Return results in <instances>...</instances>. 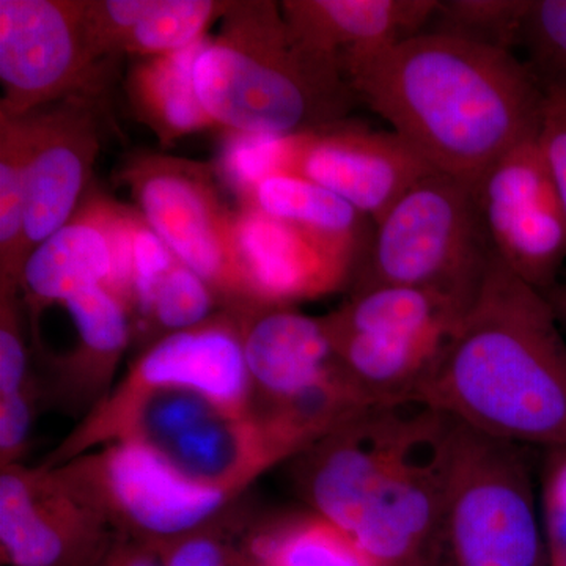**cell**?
I'll use <instances>...</instances> for the list:
<instances>
[{
    "label": "cell",
    "mask_w": 566,
    "mask_h": 566,
    "mask_svg": "<svg viewBox=\"0 0 566 566\" xmlns=\"http://www.w3.org/2000/svg\"><path fill=\"white\" fill-rule=\"evenodd\" d=\"M439 0H285L283 20L316 61L346 74L365 59L423 32Z\"/></svg>",
    "instance_id": "e0dca14e"
},
{
    "label": "cell",
    "mask_w": 566,
    "mask_h": 566,
    "mask_svg": "<svg viewBox=\"0 0 566 566\" xmlns=\"http://www.w3.org/2000/svg\"><path fill=\"white\" fill-rule=\"evenodd\" d=\"M163 566H262L248 545H234L221 527V520L202 531L153 547Z\"/></svg>",
    "instance_id": "f546056e"
},
{
    "label": "cell",
    "mask_w": 566,
    "mask_h": 566,
    "mask_svg": "<svg viewBox=\"0 0 566 566\" xmlns=\"http://www.w3.org/2000/svg\"><path fill=\"white\" fill-rule=\"evenodd\" d=\"M80 0H0V117L20 118L69 99L95 76Z\"/></svg>",
    "instance_id": "30bf717a"
},
{
    "label": "cell",
    "mask_w": 566,
    "mask_h": 566,
    "mask_svg": "<svg viewBox=\"0 0 566 566\" xmlns=\"http://www.w3.org/2000/svg\"><path fill=\"white\" fill-rule=\"evenodd\" d=\"M43 401L40 381L20 394L0 398V469L24 463L33 422Z\"/></svg>",
    "instance_id": "1f68e13d"
},
{
    "label": "cell",
    "mask_w": 566,
    "mask_h": 566,
    "mask_svg": "<svg viewBox=\"0 0 566 566\" xmlns=\"http://www.w3.org/2000/svg\"><path fill=\"white\" fill-rule=\"evenodd\" d=\"M491 256L474 189L433 172L375 223L348 293L406 286L439 294L469 311Z\"/></svg>",
    "instance_id": "8992f818"
},
{
    "label": "cell",
    "mask_w": 566,
    "mask_h": 566,
    "mask_svg": "<svg viewBox=\"0 0 566 566\" xmlns=\"http://www.w3.org/2000/svg\"><path fill=\"white\" fill-rule=\"evenodd\" d=\"M539 509L549 566H566V447L542 450Z\"/></svg>",
    "instance_id": "4dcf8cb0"
},
{
    "label": "cell",
    "mask_w": 566,
    "mask_h": 566,
    "mask_svg": "<svg viewBox=\"0 0 566 566\" xmlns=\"http://www.w3.org/2000/svg\"><path fill=\"white\" fill-rule=\"evenodd\" d=\"M294 136L226 132L216 163L219 181L229 186L241 207H249L256 188L273 175L285 174Z\"/></svg>",
    "instance_id": "4316f807"
},
{
    "label": "cell",
    "mask_w": 566,
    "mask_h": 566,
    "mask_svg": "<svg viewBox=\"0 0 566 566\" xmlns=\"http://www.w3.org/2000/svg\"><path fill=\"white\" fill-rule=\"evenodd\" d=\"M249 207L311 237L354 273L364 259L375 223L344 199L296 175H273L256 188Z\"/></svg>",
    "instance_id": "ffe728a7"
},
{
    "label": "cell",
    "mask_w": 566,
    "mask_h": 566,
    "mask_svg": "<svg viewBox=\"0 0 566 566\" xmlns=\"http://www.w3.org/2000/svg\"><path fill=\"white\" fill-rule=\"evenodd\" d=\"M474 193L494 255L538 292L553 289L566 260V212L538 137L495 163Z\"/></svg>",
    "instance_id": "8fae6325"
},
{
    "label": "cell",
    "mask_w": 566,
    "mask_h": 566,
    "mask_svg": "<svg viewBox=\"0 0 566 566\" xmlns=\"http://www.w3.org/2000/svg\"><path fill=\"white\" fill-rule=\"evenodd\" d=\"M218 307L227 311L218 294L202 277L177 262L159 282L147 314L134 327H139L142 334L150 335L151 345L166 335L207 323L219 314L214 312Z\"/></svg>",
    "instance_id": "d4e9b609"
},
{
    "label": "cell",
    "mask_w": 566,
    "mask_h": 566,
    "mask_svg": "<svg viewBox=\"0 0 566 566\" xmlns=\"http://www.w3.org/2000/svg\"><path fill=\"white\" fill-rule=\"evenodd\" d=\"M245 545L262 566H378L352 536L308 509L253 528Z\"/></svg>",
    "instance_id": "7402d4cb"
},
{
    "label": "cell",
    "mask_w": 566,
    "mask_h": 566,
    "mask_svg": "<svg viewBox=\"0 0 566 566\" xmlns=\"http://www.w3.org/2000/svg\"><path fill=\"white\" fill-rule=\"evenodd\" d=\"M524 449L453 420L444 502L423 566H549Z\"/></svg>",
    "instance_id": "5b68a950"
},
{
    "label": "cell",
    "mask_w": 566,
    "mask_h": 566,
    "mask_svg": "<svg viewBox=\"0 0 566 566\" xmlns=\"http://www.w3.org/2000/svg\"><path fill=\"white\" fill-rule=\"evenodd\" d=\"M107 214L109 199L91 197L70 222L29 253L20 289L31 312L61 304L93 286L107 289L114 268Z\"/></svg>",
    "instance_id": "d6986e66"
},
{
    "label": "cell",
    "mask_w": 566,
    "mask_h": 566,
    "mask_svg": "<svg viewBox=\"0 0 566 566\" xmlns=\"http://www.w3.org/2000/svg\"><path fill=\"white\" fill-rule=\"evenodd\" d=\"M18 292V286L0 285V398L39 382V376L32 374Z\"/></svg>",
    "instance_id": "f1b7e54d"
},
{
    "label": "cell",
    "mask_w": 566,
    "mask_h": 566,
    "mask_svg": "<svg viewBox=\"0 0 566 566\" xmlns=\"http://www.w3.org/2000/svg\"><path fill=\"white\" fill-rule=\"evenodd\" d=\"M417 401L502 441L566 447V335L545 294L494 252Z\"/></svg>",
    "instance_id": "3957f363"
},
{
    "label": "cell",
    "mask_w": 566,
    "mask_h": 566,
    "mask_svg": "<svg viewBox=\"0 0 566 566\" xmlns=\"http://www.w3.org/2000/svg\"><path fill=\"white\" fill-rule=\"evenodd\" d=\"M517 46L543 92L566 93V0H531Z\"/></svg>",
    "instance_id": "83f0119b"
},
{
    "label": "cell",
    "mask_w": 566,
    "mask_h": 566,
    "mask_svg": "<svg viewBox=\"0 0 566 566\" xmlns=\"http://www.w3.org/2000/svg\"><path fill=\"white\" fill-rule=\"evenodd\" d=\"M207 40L205 36L172 54L140 59L129 73L128 93L134 111L163 144L216 126L200 102L193 74Z\"/></svg>",
    "instance_id": "44dd1931"
},
{
    "label": "cell",
    "mask_w": 566,
    "mask_h": 566,
    "mask_svg": "<svg viewBox=\"0 0 566 566\" xmlns=\"http://www.w3.org/2000/svg\"><path fill=\"white\" fill-rule=\"evenodd\" d=\"M238 255L256 307H294L349 290L352 264L253 207L237 210Z\"/></svg>",
    "instance_id": "2e32d148"
},
{
    "label": "cell",
    "mask_w": 566,
    "mask_h": 566,
    "mask_svg": "<svg viewBox=\"0 0 566 566\" xmlns=\"http://www.w3.org/2000/svg\"><path fill=\"white\" fill-rule=\"evenodd\" d=\"M32 117H0V285L20 289L24 266L25 167Z\"/></svg>",
    "instance_id": "603a6c76"
},
{
    "label": "cell",
    "mask_w": 566,
    "mask_h": 566,
    "mask_svg": "<svg viewBox=\"0 0 566 566\" xmlns=\"http://www.w3.org/2000/svg\"><path fill=\"white\" fill-rule=\"evenodd\" d=\"M453 419L420 401L371 406L292 458L305 509L378 566H422L442 502Z\"/></svg>",
    "instance_id": "7a4b0ae2"
},
{
    "label": "cell",
    "mask_w": 566,
    "mask_h": 566,
    "mask_svg": "<svg viewBox=\"0 0 566 566\" xmlns=\"http://www.w3.org/2000/svg\"><path fill=\"white\" fill-rule=\"evenodd\" d=\"M545 297L547 303L553 307L554 314H556L558 323H560L562 329L566 335V283H556L553 289L546 290Z\"/></svg>",
    "instance_id": "e575fe53"
},
{
    "label": "cell",
    "mask_w": 566,
    "mask_h": 566,
    "mask_svg": "<svg viewBox=\"0 0 566 566\" xmlns=\"http://www.w3.org/2000/svg\"><path fill=\"white\" fill-rule=\"evenodd\" d=\"M539 150L556 186L558 199L566 212V93L546 92L542 126L538 133Z\"/></svg>",
    "instance_id": "d6a6232c"
},
{
    "label": "cell",
    "mask_w": 566,
    "mask_h": 566,
    "mask_svg": "<svg viewBox=\"0 0 566 566\" xmlns=\"http://www.w3.org/2000/svg\"><path fill=\"white\" fill-rule=\"evenodd\" d=\"M531 0H439L424 31L513 52Z\"/></svg>",
    "instance_id": "484cf974"
},
{
    "label": "cell",
    "mask_w": 566,
    "mask_h": 566,
    "mask_svg": "<svg viewBox=\"0 0 566 566\" xmlns=\"http://www.w3.org/2000/svg\"><path fill=\"white\" fill-rule=\"evenodd\" d=\"M436 170L394 132L335 123L294 136L285 174L315 182L376 223L417 181Z\"/></svg>",
    "instance_id": "5bb4252c"
},
{
    "label": "cell",
    "mask_w": 566,
    "mask_h": 566,
    "mask_svg": "<svg viewBox=\"0 0 566 566\" xmlns=\"http://www.w3.org/2000/svg\"><path fill=\"white\" fill-rule=\"evenodd\" d=\"M93 566H163V564L151 547L118 536L111 549Z\"/></svg>",
    "instance_id": "836d02e7"
},
{
    "label": "cell",
    "mask_w": 566,
    "mask_h": 566,
    "mask_svg": "<svg viewBox=\"0 0 566 566\" xmlns=\"http://www.w3.org/2000/svg\"><path fill=\"white\" fill-rule=\"evenodd\" d=\"M205 111L226 132L303 136L345 120L356 96L294 41L277 2H232L196 62Z\"/></svg>",
    "instance_id": "277c9868"
},
{
    "label": "cell",
    "mask_w": 566,
    "mask_h": 566,
    "mask_svg": "<svg viewBox=\"0 0 566 566\" xmlns=\"http://www.w3.org/2000/svg\"><path fill=\"white\" fill-rule=\"evenodd\" d=\"M230 3L155 0L150 13L123 40L118 52L145 59L186 50L208 36V25L216 18H222Z\"/></svg>",
    "instance_id": "cb8c5ba5"
},
{
    "label": "cell",
    "mask_w": 566,
    "mask_h": 566,
    "mask_svg": "<svg viewBox=\"0 0 566 566\" xmlns=\"http://www.w3.org/2000/svg\"><path fill=\"white\" fill-rule=\"evenodd\" d=\"M346 82L436 172L472 189L542 126L545 92L526 63L447 33H417L365 59Z\"/></svg>",
    "instance_id": "6da1fadb"
},
{
    "label": "cell",
    "mask_w": 566,
    "mask_h": 566,
    "mask_svg": "<svg viewBox=\"0 0 566 566\" xmlns=\"http://www.w3.org/2000/svg\"><path fill=\"white\" fill-rule=\"evenodd\" d=\"M50 469L115 534L151 549L211 526L240 495L193 480L134 439L96 447Z\"/></svg>",
    "instance_id": "52a82bcc"
},
{
    "label": "cell",
    "mask_w": 566,
    "mask_h": 566,
    "mask_svg": "<svg viewBox=\"0 0 566 566\" xmlns=\"http://www.w3.org/2000/svg\"><path fill=\"white\" fill-rule=\"evenodd\" d=\"M169 389L203 395L232 416L255 412L240 312L222 311L200 326L145 346L120 381L88 415H109L144 395Z\"/></svg>",
    "instance_id": "7c38bea8"
},
{
    "label": "cell",
    "mask_w": 566,
    "mask_h": 566,
    "mask_svg": "<svg viewBox=\"0 0 566 566\" xmlns=\"http://www.w3.org/2000/svg\"><path fill=\"white\" fill-rule=\"evenodd\" d=\"M139 212L175 259L214 290L227 311L253 304L237 238V211L223 203L214 169L172 156L144 155L123 170Z\"/></svg>",
    "instance_id": "9c48e42d"
},
{
    "label": "cell",
    "mask_w": 566,
    "mask_h": 566,
    "mask_svg": "<svg viewBox=\"0 0 566 566\" xmlns=\"http://www.w3.org/2000/svg\"><path fill=\"white\" fill-rule=\"evenodd\" d=\"M117 538L46 465L0 469L3 565L93 566Z\"/></svg>",
    "instance_id": "4fadbf2b"
},
{
    "label": "cell",
    "mask_w": 566,
    "mask_h": 566,
    "mask_svg": "<svg viewBox=\"0 0 566 566\" xmlns=\"http://www.w3.org/2000/svg\"><path fill=\"white\" fill-rule=\"evenodd\" d=\"M241 319L255 411L314 441L375 406L346 374L324 316L260 305Z\"/></svg>",
    "instance_id": "ba28073f"
},
{
    "label": "cell",
    "mask_w": 566,
    "mask_h": 566,
    "mask_svg": "<svg viewBox=\"0 0 566 566\" xmlns=\"http://www.w3.org/2000/svg\"><path fill=\"white\" fill-rule=\"evenodd\" d=\"M73 324V348L52 359L44 400L85 417L114 387L123 354L133 340V319L122 300L93 286L61 303Z\"/></svg>",
    "instance_id": "ac0fdd59"
},
{
    "label": "cell",
    "mask_w": 566,
    "mask_h": 566,
    "mask_svg": "<svg viewBox=\"0 0 566 566\" xmlns=\"http://www.w3.org/2000/svg\"><path fill=\"white\" fill-rule=\"evenodd\" d=\"M25 167L24 262L80 210L99 151L96 118L81 99L33 112Z\"/></svg>",
    "instance_id": "9a60e30c"
}]
</instances>
